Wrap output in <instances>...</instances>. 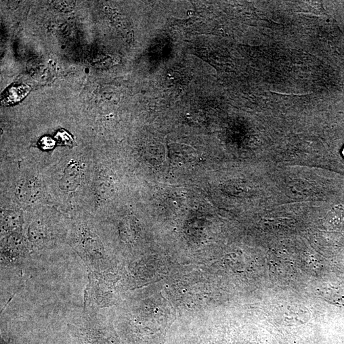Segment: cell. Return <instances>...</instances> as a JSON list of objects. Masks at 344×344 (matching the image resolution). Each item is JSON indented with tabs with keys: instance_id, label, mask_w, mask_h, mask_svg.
I'll return each mask as SVG.
<instances>
[{
	"instance_id": "obj_1",
	"label": "cell",
	"mask_w": 344,
	"mask_h": 344,
	"mask_svg": "<svg viewBox=\"0 0 344 344\" xmlns=\"http://www.w3.org/2000/svg\"><path fill=\"white\" fill-rule=\"evenodd\" d=\"M81 179V172L77 163H72L65 170L64 177L61 180L63 190L73 191L79 185Z\"/></svg>"
},
{
	"instance_id": "obj_2",
	"label": "cell",
	"mask_w": 344,
	"mask_h": 344,
	"mask_svg": "<svg viewBox=\"0 0 344 344\" xmlns=\"http://www.w3.org/2000/svg\"><path fill=\"white\" fill-rule=\"evenodd\" d=\"M343 153H344V152H343Z\"/></svg>"
}]
</instances>
